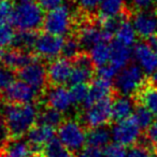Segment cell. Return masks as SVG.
<instances>
[{"label": "cell", "mask_w": 157, "mask_h": 157, "mask_svg": "<svg viewBox=\"0 0 157 157\" xmlns=\"http://www.w3.org/2000/svg\"><path fill=\"white\" fill-rule=\"evenodd\" d=\"M0 115L5 121L9 138L15 140L26 136L37 124L39 110L37 103H3Z\"/></svg>", "instance_id": "1"}, {"label": "cell", "mask_w": 157, "mask_h": 157, "mask_svg": "<svg viewBox=\"0 0 157 157\" xmlns=\"http://www.w3.org/2000/svg\"><path fill=\"white\" fill-rule=\"evenodd\" d=\"M44 10L33 1H22L14 7L11 23L17 31H38L42 29Z\"/></svg>", "instance_id": "2"}, {"label": "cell", "mask_w": 157, "mask_h": 157, "mask_svg": "<svg viewBox=\"0 0 157 157\" xmlns=\"http://www.w3.org/2000/svg\"><path fill=\"white\" fill-rule=\"evenodd\" d=\"M144 73L142 68L136 63H129L123 68L115 78V93L124 96H133L147 80Z\"/></svg>", "instance_id": "3"}, {"label": "cell", "mask_w": 157, "mask_h": 157, "mask_svg": "<svg viewBox=\"0 0 157 157\" xmlns=\"http://www.w3.org/2000/svg\"><path fill=\"white\" fill-rule=\"evenodd\" d=\"M75 21L73 20L69 7L63 5L56 9L48 11L44 16L42 29L44 33L63 37L70 35V31L73 29Z\"/></svg>", "instance_id": "4"}, {"label": "cell", "mask_w": 157, "mask_h": 157, "mask_svg": "<svg viewBox=\"0 0 157 157\" xmlns=\"http://www.w3.org/2000/svg\"><path fill=\"white\" fill-rule=\"evenodd\" d=\"M57 138L71 152L81 151L85 146L87 130L76 120H65L57 129Z\"/></svg>", "instance_id": "5"}, {"label": "cell", "mask_w": 157, "mask_h": 157, "mask_svg": "<svg viewBox=\"0 0 157 157\" xmlns=\"http://www.w3.org/2000/svg\"><path fill=\"white\" fill-rule=\"evenodd\" d=\"M16 74L20 80L24 81L35 90H37L41 97L48 87V67L43 63V59L40 57H37L33 61L22 68L20 71L16 72Z\"/></svg>", "instance_id": "6"}, {"label": "cell", "mask_w": 157, "mask_h": 157, "mask_svg": "<svg viewBox=\"0 0 157 157\" xmlns=\"http://www.w3.org/2000/svg\"><path fill=\"white\" fill-rule=\"evenodd\" d=\"M113 97H108L105 99H102V100L94 103L92 107L83 110L82 122L87 130L97 128V127L107 126L110 123H112Z\"/></svg>", "instance_id": "7"}, {"label": "cell", "mask_w": 157, "mask_h": 157, "mask_svg": "<svg viewBox=\"0 0 157 157\" xmlns=\"http://www.w3.org/2000/svg\"><path fill=\"white\" fill-rule=\"evenodd\" d=\"M41 95L35 90L30 85L22 80H15L2 94L0 98L3 103H15V105H26L36 103Z\"/></svg>", "instance_id": "8"}, {"label": "cell", "mask_w": 157, "mask_h": 157, "mask_svg": "<svg viewBox=\"0 0 157 157\" xmlns=\"http://www.w3.org/2000/svg\"><path fill=\"white\" fill-rule=\"evenodd\" d=\"M65 39L60 36H55L48 33H39L36 41L33 53L41 59H53L61 55Z\"/></svg>", "instance_id": "9"}, {"label": "cell", "mask_w": 157, "mask_h": 157, "mask_svg": "<svg viewBox=\"0 0 157 157\" xmlns=\"http://www.w3.org/2000/svg\"><path fill=\"white\" fill-rule=\"evenodd\" d=\"M111 132L114 142H117L124 146L135 145L141 137V128L132 116L115 123L111 128Z\"/></svg>", "instance_id": "10"}, {"label": "cell", "mask_w": 157, "mask_h": 157, "mask_svg": "<svg viewBox=\"0 0 157 157\" xmlns=\"http://www.w3.org/2000/svg\"><path fill=\"white\" fill-rule=\"evenodd\" d=\"M72 61V72L69 83L71 85L81 83H90L95 72V65L88 52H82Z\"/></svg>", "instance_id": "11"}, {"label": "cell", "mask_w": 157, "mask_h": 157, "mask_svg": "<svg viewBox=\"0 0 157 157\" xmlns=\"http://www.w3.org/2000/svg\"><path fill=\"white\" fill-rule=\"evenodd\" d=\"M55 138V128L44 124H36L26 135L33 157H41L43 147Z\"/></svg>", "instance_id": "12"}, {"label": "cell", "mask_w": 157, "mask_h": 157, "mask_svg": "<svg viewBox=\"0 0 157 157\" xmlns=\"http://www.w3.org/2000/svg\"><path fill=\"white\" fill-rule=\"evenodd\" d=\"M130 20L132 21L138 37L146 40L150 37L157 36V9L135 12Z\"/></svg>", "instance_id": "13"}, {"label": "cell", "mask_w": 157, "mask_h": 157, "mask_svg": "<svg viewBox=\"0 0 157 157\" xmlns=\"http://www.w3.org/2000/svg\"><path fill=\"white\" fill-rule=\"evenodd\" d=\"M72 61L65 57H57L48 66V78L51 86H63L69 83L72 72Z\"/></svg>", "instance_id": "14"}, {"label": "cell", "mask_w": 157, "mask_h": 157, "mask_svg": "<svg viewBox=\"0 0 157 157\" xmlns=\"http://www.w3.org/2000/svg\"><path fill=\"white\" fill-rule=\"evenodd\" d=\"M42 96L45 98V103L48 107L55 109L57 111L65 113L69 111L73 101L71 98V94L68 88L65 86H48L45 93Z\"/></svg>", "instance_id": "15"}, {"label": "cell", "mask_w": 157, "mask_h": 157, "mask_svg": "<svg viewBox=\"0 0 157 157\" xmlns=\"http://www.w3.org/2000/svg\"><path fill=\"white\" fill-rule=\"evenodd\" d=\"M116 93L113 90V82L107 81L100 78H93V81L90 84V93L87 98L85 99L83 105V110L92 107L94 103L105 99L108 97H113Z\"/></svg>", "instance_id": "16"}, {"label": "cell", "mask_w": 157, "mask_h": 157, "mask_svg": "<svg viewBox=\"0 0 157 157\" xmlns=\"http://www.w3.org/2000/svg\"><path fill=\"white\" fill-rule=\"evenodd\" d=\"M133 56L146 74H152L157 70V50L150 46L145 41L135 44Z\"/></svg>", "instance_id": "17"}, {"label": "cell", "mask_w": 157, "mask_h": 157, "mask_svg": "<svg viewBox=\"0 0 157 157\" xmlns=\"http://www.w3.org/2000/svg\"><path fill=\"white\" fill-rule=\"evenodd\" d=\"M35 53L25 52L18 48H7L2 54V65L14 72L20 71L22 68L30 63L37 58Z\"/></svg>", "instance_id": "18"}, {"label": "cell", "mask_w": 157, "mask_h": 157, "mask_svg": "<svg viewBox=\"0 0 157 157\" xmlns=\"http://www.w3.org/2000/svg\"><path fill=\"white\" fill-rule=\"evenodd\" d=\"M136 109V101L132 96L115 94L112 105V123H117L129 118Z\"/></svg>", "instance_id": "19"}, {"label": "cell", "mask_w": 157, "mask_h": 157, "mask_svg": "<svg viewBox=\"0 0 157 157\" xmlns=\"http://www.w3.org/2000/svg\"><path fill=\"white\" fill-rule=\"evenodd\" d=\"M132 97L136 103L144 105L155 117H157V88L147 80Z\"/></svg>", "instance_id": "20"}, {"label": "cell", "mask_w": 157, "mask_h": 157, "mask_svg": "<svg viewBox=\"0 0 157 157\" xmlns=\"http://www.w3.org/2000/svg\"><path fill=\"white\" fill-rule=\"evenodd\" d=\"M111 46V57H110V63L114 65L118 69H123L126 66L129 65V61L131 59L133 53L129 48V46H126L118 42L117 40H114L110 43Z\"/></svg>", "instance_id": "21"}, {"label": "cell", "mask_w": 157, "mask_h": 157, "mask_svg": "<svg viewBox=\"0 0 157 157\" xmlns=\"http://www.w3.org/2000/svg\"><path fill=\"white\" fill-rule=\"evenodd\" d=\"M111 139H112L111 129L107 126H101V127H97V128L88 129L86 143H87V145L102 148L105 147L110 143Z\"/></svg>", "instance_id": "22"}, {"label": "cell", "mask_w": 157, "mask_h": 157, "mask_svg": "<svg viewBox=\"0 0 157 157\" xmlns=\"http://www.w3.org/2000/svg\"><path fill=\"white\" fill-rule=\"evenodd\" d=\"M2 153L6 157H33L28 142L21 139H10Z\"/></svg>", "instance_id": "23"}, {"label": "cell", "mask_w": 157, "mask_h": 157, "mask_svg": "<svg viewBox=\"0 0 157 157\" xmlns=\"http://www.w3.org/2000/svg\"><path fill=\"white\" fill-rule=\"evenodd\" d=\"M38 36H39L38 31H17L14 37L12 48H18L25 52L33 53Z\"/></svg>", "instance_id": "24"}, {"label": "cell", "mask_w": 157, "mask_h": 157, "mask_svg": "<svg viewBox=\"0 0 157 157\" xmlns=\"http://www.w3.org/2000/svg\"><path fill=\"white\" fill-rule=\"evenodd\" d=\"M110 43L109 42H100V43L94 45L88 51V54H90L95 67L99 68L110 63V57H111Z\"/></svg>", "instance_id": "25"}, {"label": "cell", "mask_w": 157, "mask_h": 157, "mask_svg": "<svg viewBox=\"0 0 157 157\" xmlns=\"http://www.w3.org/2000/svg\"><path fill=\"white\" fill-rule=\"evenodd\" d=\"M128 8L126 7L125 0H101L99 6V17H111L125 12Z\"/></svg>", "instance_id": "26"}, {"label": "cell", "mask_w": 157, "mask_h": 157, "mask_svg": "<svg viewBox=\"0 0 157 157\" xmlns=\"http://www.w3.org/2000/svg\"><path fill=\"white\" fill-rule=\"evenodd\" d=\"M41 157H75V155L68 150L58 138H54L43 147Z\"/></svg>", "instance_id": "27"}, {"label": "cell", "mask_w": 157, "mask_h": 157, "mask_svg": "<svg viewBox=\"0 0 157 157\" xmlns=\"http://www.w3.org/2000/svg\"><path fill=\"white\" fill-rule=\"evenodd\" d=\"M137 31L132 23H130V20L125 21L115 33V40L126 46L135 45L137 42Z\"/></svg>", "instance_id": "28"}, {"label": "cell", "mask_w": 157, "mask_h": 157, "mask_svg": "<svg viewBox=\"0 0 157 157\" xmlns=\"http://www.w3.org/2000/svg\"><path fill=\"white\" fill-rule=\"evenodd\" d=\"M63 121H65V118L63 116V113L50 107L44 108L42 111L39 112V117H38L39 124H44L56 128V127L60 126V124Z\"/></svg>", "instance_id": "29"}, {"label": "cell", "mask_w": 157, "mask_h": 157, "mask_svg": "<svg viewBox=\"0 0 157 157\" xmlns=\"http://www.w3.org/2000/svg\"><path fill=\"white\" fill-rule=\"evenodd\" d=\"M82 45L78 41V37L75 35H69L65 39L63 46V51H61V56L65 58L69 59V60H73L78 55H80L84 50H82Z\"/></svg>", "instance_id": "30"}, {"label": "cell", "mask_w": 157, "mask_h": 157, "mask_svg": "<svg viewBox=\"0 0 157 157\" xmlns=\"http://www.w3.org/2000/svg\"><path fill=\"white\" fill-rule=\"evenodd\" d=\"M153 114L146 109L144 105L136 103V109L133 112L132 117L139 125V127L143 130H146L153 123Z\"/></svg>", "instance_id": "31"}, {"label": "cell", "mask_w": 157, "mask_h": 157, "mask_svg": "<svg viewBox=\"0 0 157 157\" xmlns=\"http://www.w3.org/2000/svg\"><path fill=\"white\" fill-rule=\"evenodd\" d=\"M70 94L73 101V105H83L85 99L87 98L88 93H90V84L81 83L74 84L70 87Z\"/></svg>", "instance_id": "32"}, {"label": "cell", "mask_w": 157, "mask_h": 157, "mask_svg": "<svg viewBox=\"0 0 157 157\" xmlns=\"http://www.w3.org/2000/svg\"><path fill=\"white\" fill-rule=\"evenodd\" d=\"M15 33H16L14 31L13 27L11 25L9 24L0 25V50L12 46Z\"/></svg>", "instance_id": "33"}, {"label": "cell", "mask_w": 157, "mask_h": 157, "mask_svg": "<svg viewBox=\"0 0 157 157\" xmlns=\"http://www.w3.org/2000/svg\"><path fill=\"white\" fill-rule=\"evenodd\" d=\"M74 2L81 13L86 15H96L101 0H74Z\"/></svg>", "instance_id": "34"}, {"label": "cell", "mask_w": 157, "mask_h": 157, "mask_svg": "<svg viewBox=\"0 0 157 157\" xmlns=\"http://www.w3.org/2000/svg\"><path fill=\"white\" fill-rule=\"evenodd\" d=\"M155 150L142 143H137L130 147L127 153V157H154Z\"/></svg>", "instance_id": "35"}, {"label": "cell", "mask_w": 157, "mask_h": 157, "mask_svg": "<svg viewBox=\"0 0 157 157\" xmlns=\"http://www.w3.org/2000/svg\"><path fill=\"white\" fill-rule=\"evenodd\" d=\"M15 73L16 72L12 71L5 66L0 67V95L15 81Z\"/></svg>", "instance_id": "36"}, {"label": "cell", "mask_w": 157, "mask_h": 157, "mask_svg": "<svg viewBox=\"0 0 157 157\" xmlns=\"http://www.w3.org/2000/svg\"><path fill=\"white\" fill-rule=\"evenodd\" d=\"M13 10L12 0H0V25L9 24L11 22Z\"/></svg>", "instance_id": "37"}, {"label": "cell", "mask_w": 157, "mask_h": 157, "mask_svg": "<svg viewBox=\"0 0 157 157\" xmlns=\"http://www.w3.org/2000/svg\"><path fill=\"white\" fill-rule=\"evenodd\" d=\"M120 69L116 68L114 65H112L111 63H107L105 66H101L97 69V78H103L107 81H113L114 78L117 76Z\"/></svg>", "instance_id": "38"}, {"label": "cell", "mask_w": 157, "mask_h": 157, "mask_svg": "<svg viewBox=\"0 0 157 157\" xmlns=\"http://www.w3.org/2000/svg\"><path fill=\"white\" fill-rule=\"evenodd\" d=\"M105 157H127L126 146L117 143V142H110L105 148Z\"/></svg>", "instance_id": "39"}, {"label": "cell", "mask_w": 157, "mask_h": 157, "mask_svg": "<svg viewBox=\"0 0 157 157\" xmlns=\"http://www.w3.org/2000/svg\"><path fill=\"white\" fill-rule=\"evenodd\" d=\"M130 11L132 13L157 9L156 0H130Z\"/></svg>", "instance_id": "40"}, {"label": "cell", "mask_w": 157, "mask_h": 157, "mask_svg": "<svg viewBox=\"0 0 157 157\" xmlns=\"http://www.w3.org/2000/svg\"><path fill=\"white\" fill-rule=\"evenodd\" d=\"M37 1L44 11H51L63 6L66 0H37Z\"/></svg>", "instance_id": "41"}, {"label": "cell", "mask_w": 157, "mask_h": 157, "mask_svg": "<svg viewBox=\"0 0 157 157\" xmlns=\"http://www.w3.org/2000/svg\"><path fill=\"white\" fill-rule=\"evenodd\" d=\"M10 140L9 135H8L7 127H6L5 121H3L2 116L0 115V153L2 152L5 148L7 142Z\"/></svg>", "instance_id": "42"}, {"label": "cell", "mask_w": 157, "mask_h": 157, "mask_svg": "<svg viewBox=\"0 0 157 157\" xmlns=\"http://www.w3.org/2000/svg\"><path fill=\"white\" fill-rule=\"evenodd\" d=\"M144 135L157 147V121L152 123V125L145 130Z\"/></svg>", "instance_id": "43"}, {"label": "cell", "mask_w": 157, "mask_h": 157, "mask_svg": "<svg viewBox=\"0 0 157 157\" xmlns=\"http://www.w3.org/2000/svg\"><path fill=\"white\" fill-rule=\"evenodd\" d=\"M84 152L90 157H105V152L101 147H96V146L87 145L84 150Z\"/></svg>", "instance_id": "44"}, {"label": "cell", "mask_w": 157, "mask_h": 157, "mask_svg": "<svg viewBox=\"0 0 157 157\" xmlns=\"http://www.w3.org/2000/svg\"><path fill=\"white\" fill-rule=\"evenodd\" d=\"M147 81L150 82L154 87L157 88V70L153 72L152 74H150V78H147Z\"/></svg>", "instance_id": "45"}, {"label": "cell", "mask_w": 157, "mask_h": 157, "mask_svg": "<svg viewBox=\"0 0 157 157\" xmlns=\"http://www.w3.org/2000/svg\"><path fill=\"white\" fill-rule=\"evenodd\" d=\"M75 157H90V156H88V155L86 154L85 152H83V153H80L78 155H76Z\"/></svg>", "instance_id": "46"}, {"label": "cell", "mask_w": 157, "mask_h": 157, "mask_svg": "<svg viewBox=\"0 0 157 157\" xmlns=\"http://www.w3.org/2000/svg\"><path fill=\"white\" fill-rule=\"evenodd\" d=\"M2 54H3V52L0 50V63H2Z\"/></svg>", "instance_id": "47"}, {"label": "cell", "mask_w": 157, "mask_h": 157, "mask_svg": "<svg viewBox=\"0 0 157 157\" xmlns=\"http://www.w3.org/2000/svg\"><path fill=\"white\" fill-rule=\"evenodd\" d=\"M0 157H6V156H5V154H3V153H2V152L0 153Z\"/></svg>", "instance_id": "48"}, {"label": "cell", "mask_w": 157, "mask_h": 157, "mask_svg": "<svg viewBox=\"0 0 157 157\" xmlns=\"http://www.w3.org/2000/svg\"><path fill=\"white\" fill-rule=\"evenodd\" d=\"M21 1H33V0H21Z\"/></svg>", "instance_id": "49"}, {"label": "cell", "mask_w": 157, "mask_h": 157, "mask_svg": "<svg viewBox=\"0 0 157 157\" xmlns=\"http://www.w3.org/2000/svg\"><path fill=\"white\" fill-rule=\"evenodd\" d=\"M155 155H156V157H157V147H156V152H155Z\"/></svg>", "instance_id": "50"}]
</instances>
